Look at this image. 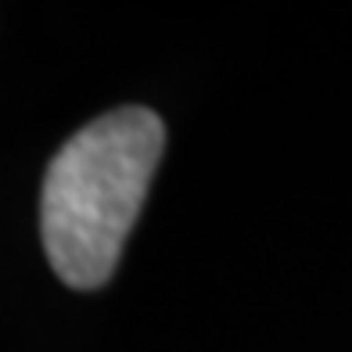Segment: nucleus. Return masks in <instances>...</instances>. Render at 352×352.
Masks as SVG:
<instances>
[{
    "label": "nucleus",
    "instance_id": "nucleus-1",
    "mask_svg": "<svg viewBox=\"0 0 352 352\" xmlns=\"http://www.w3.org/2000/svg\"><path fill=\"white\" fill-rule=\"evenodd\" d=\"M166 151V122L151 108H116L83 126L43 176L40 230L61 284L101 287L144 209Z\"/></svg>",
    "mask_w": 352,
    "mask_h": 352
}]
</instances>
